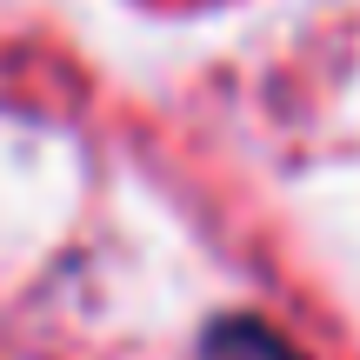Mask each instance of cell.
Here are the masks:
<instances>
[{
	"instance_id": "6da1fadb",
	"label": "cell",
	"mask_w": 360,
	"mask_h": 360,
	"mask_svg": "<svg viewBox=\"0 0 360 360\" xmlns=\"http://www.w3.org/2000/svg\"><path fill=\"white\" fill-rule=\"evenodd\" d=\"M207 360H294L260 321H220L207 334Z\"/></svg>"
}]
</instances>
